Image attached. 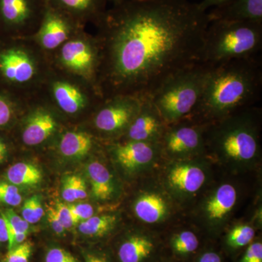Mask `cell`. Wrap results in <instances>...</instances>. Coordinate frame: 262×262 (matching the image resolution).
<instances>
[{
    "label": "cell",
    "mask_w": 262,
    "mask_h": 262,
    "mask_svg": "<svg viewBox=\"0 0 262 262\" xmlns=\"http://www.w3.org/2000/svg\"><path fill=\"white\" fill-rule=\"evenodd\" d=\"M256 234L254 227L249 225L234 226L227 232L225 237L226 248L231 251H235L246 247L253 242Z\"/></svg>",
    "instance_id": "27"
},
{
    "label": "cell",
    "mask_w": 262,
    "mask_h": 262,
    "mask_svg": "<svg viewBox=\"0 0 262 262\" xmlns=\"http://www.w3.org/2000/svg\"><path fill=\"white\" fill-rule=\"evenodd\" d=\"M110 151L115 163L129 176L149 173L163 158L159 143L124 140L111 146Z\"/></svg>",
    "instance_id": "11"
},
{
    "label": "cell",
    "mask_w": 262,
    "mask_h": 262,
    "mask_svg": "<svg viewBox=\"0 0 262 262\" xmlns=\"http://www.w3.org/2000/svg\"><path fill=\"white\" fill-rule=\"evenodd\" d=\"M22 198L18 187L10 182H0V203L16 207L22 203Z\"/></svg>",
    "instance_id": "31"
},
{
    "label": "cell",
    "mask_w": 262,
    "mask_h": 262,
    "mask_svg": "<svg viewBox=\"0 0 262 262\" xmlns=\"http://www.w3.org/2000/svg\"><path fill=\"white\" fill-rule=\"evenodd\" d=\"M94 146V138L87 132L68 131L61 136L58 149L64 158L80 159L89 154Z\"/></svg>",
    "instance_id": "23"
},
{
    "label": "cell",
    "mask_w": 262,
    "mask_h": 262,
    "mask_svg": "<svg viewBox=\"0 0 262 262\" xmlns=\"http://www.w3.org/2000/svg\"><path fill=\"white\" fill-rule=\"evenodd\" d=\"M38 57L25 47H13L0 53V72L10 83L31 85L39 79L42 69Z\"/></svg>",
    "instance_id": "13"
},
{
    "label": "cell",
    "mask_w": 262,
    "mask_h": 262,
    "mask_svg": "<svg viewBox=\"0 0 262 262\" xmlns=\"http://www.w3.org/2000/svg\"><path fill=\"white\" fill-rule=\"evenodd\" d=\"M210 19L189 0H124L96 24L103 99L150 96L168 77L201 61Z\"/></svg>",
    "instance_id": "1"
},
{
    "label": "cell",
    "mask_w": 262,
    "mask_h": 262,
    "mask_svg": "<svg viewBox=\"0 0 262 262\" xmlns=\"http://www.w3.org/2000/svg\"><path fill=\"white\" fill-rule=\"evenodd\" d=\"M58 61L66 72L98 89L101 51L96 37L80 29L58 48Z\"/></svg>",
    "instance_id": "7"
},
{
    "label": "cell",
    "mask_w": 262,
    "mask_h": 262,
    "mask_svg": "<svg viewBox=\"0 0 262 262\" xmlns=\"http://www.w3.org/2000/svg\"><path fill=\"white\" fill-rule=\"evenodd\" d=\"M91 192L96 201L105 202L113 199L116 192L115 179L107 167L98 160L91 162L86 168Z\"/></svg>",
    "instance_id": "22"
},
{
    "label": "cell",
    "mask_w": 262,
    "mask_h": 262,
    "mask_svg": "<svg viewBox=\"0 0 262 262\" xmlns=\"http://www.w3.org/2000/svg\"><path fill=\"white\" fill-rule=\"evenodd\" d=\"M6 242H8V229L5 219L0 214V243Z\"/></svg>",
    "instance_id": "41"
},
{
    "label": "cell",
    "mask_w": 262,
    "mask_h": 262,
    "mask_svg": "<svg viewBox=\"0 0 262 262\" xmlns=\"http://www.w3.org/2000/svg\"><path fill=\"white\" fill-rule=\"evenodd\" d=\"M14 115L12 103L8 98L0 96V127L5 126L10 122Z\"/></svg>",
    "instance_id": "36"
},
{
    "label": "cell",
    "mask_w": 262,
    "mask_h": 262,
    "mask_svg": "<svg viewBox=\"0 0 262 262\" xmlns=\"http://www.w3.org/2000/svg\"><path fill=\"white\" fill-rule=\"evenodd\" d=\"M169 246L174 256L184 259L190 257L199 249V237L193 231L183 229L170 237Z\"/></svg>",
    "instance_id": "25"
},
{
    "label": "cell",
    "mask_w": 262,
    "mask_h": 262,
    "mask_svg": "<svg viewBox=\"0 0 262 262\" xmlns=\"http://www.w3.org/2000/svg\"><path fill=\"white\" fill-rule=\"evenodd\" d=\"M50 95L57 106L68 115H78L95 100H103L96 88H84L76 81L57 77L52 79Z\"/></svg>",
    "instance_id": "16"
},
{
    "label": "cell",
    "mask_w": 262,
    "mask_h": 262,
    "mask_svg": "<svg viewBox=\"0 0 262 262\" xmlns=\"http://www.w3.org/2000/svg\"><path fill=\"white\" fill-rule=\"evenodd\" d=\"M44 215L40 196L37 194L33 195L24 203L21 208V216L29 225L37 223Z\"/></svg>",
    "instance_id": "29"
},
{
    "label": "cell",
    "mask_w": 262,
    "mask_h": 262,
    "mask_svg": "<svg viewBox=\"0 0 262 262\" xmlns=\"http://www.w3.org/2000/svg\"><path fill=\"white\" fill-rule=\"evenodd\" d=\"M262 22L211 20L207 27L200 63H221L258 56Z\"/></svg>",
    "instance_id": "4"
},
{
    "label": "cell",
    "mask_w": 262,
    "mask_h": 262,
    "mask_svg": "<svg viewBox=\"0 0 262 262\" xmlns=\"http://www.w3.org/2000/svg\"><path fill=\"white\" fill-rule=\"evenodd\" d=\"M208 14L210 21L224 20L262 22V0H230L225 4L211 8Z\"/></svg>",
    "instance_id": "20"
},
{
    "label": "cell",
    "mask_w": 262,
    "mask_h": 262,
    "mask_svg": "<svg viewBox=\"0 0 262 262\" xmlns=\"http://www.w3.org/2000/svg\"><path fill=\"white\" fill-rule=\"evenodd\" d=\"M46 262H79L69 251L61 248H53L46 253Z\"/></svg>",
    "instance_id": "33"
},
{
    "label": "cell",
    "mask_w": 262,
    "mask_h": 262,
    "mask_svg": "<svg viewBox=\"0 0 262 262\" xmlns=\"http://www.w3.org/2000/svg\"><path fill=\"white\" fill-rule=\"evenodd\" d=\"M8 149L6 144L0 139V163H3L8 156Z\"/></svg>",
    "instance_id": "42"
},
{
    "label": "cell",
    "mask_w": 262,
    "mask_h": 262,
    "mask_svg": "<svg viewBox=\"0 0 262 262\" xmlns=\"http://www.w3.org/2000/svg\"><path fill=\"white\" fill-rule=\"evenodd\" d=\"M75 225L94 215V208L90 203H78L68 205Z\"/></svg>",
    "instance_id": "32"
},
{
    "label": "cell",
    "mask_w": 262,
    "mask_h": 262,
    "mask_svg": "<svg viewBox=\"0 0 262 262\" xmlns=\"http://www.w3.org/2000/svg\"><path fill=\"white\" fill-rule=\"evenodd\" d=\"M206 158L166 160L160 184L177 205L194 199L208 185L211 170Z\"/></svg>",
    "instance_id": "6"
},
{
    "label": "cell",
    "mask_w": 262,
    "mask_h": 262,
    "mask_svg": "<svg viewBox=\"0 0 262 262\" xmlns=\"http://www.w3.org/2000/svg\"><path fill=\"white\" fill-rule=\"evenodd\" d=\"M206 155L233 173L253 170L261 160V111L254 106L207 124Z\"/></svg>",
    "instance_id": "3"
},
{
    "label": "cell",
    "mask_w": 262,
    "mask_h": 262,
    "mask_svg": "<svg viewBox=\"0 0 262 262\" xmlns=\"http://www.w3.org/2000/svg\"><path fill=\"white\" fill-rule=\"evenodd\" d=\"M118 218L115 214L93 215L89 220L79 224V231L85 236L103 237L107 235L116 227Z\"/></svg>",
    "instance_id": "26"
},
{
    "label": "cell",
    "mask_w": 262,
    "mask_h": 262,
    "mask_svg": "<svg viewBox=\"0 0 262 262\" xmlns=\"http://www.w3.org/2000/svg\"><path fill=\"white\" fill-rule=\"evenodd\" d=\"M47 0H0V21L17 32L37 31L41 23Z\"/></svg>",
    "instance_id": "15"
},
{
    "label": "cell",
    "mask_w": 262,
    "mask_h": 262,
    "mask_svg": "<svg viewBox=\"0 0 262 262\" xmlns=\"http://www.w3.org/2000/svg\"><path fill=\"white\" fill-rule=\"evenodd\" d=\"M106 1L113 3L114 5H117L118 4V3H122L124 0H106Z\"/></svg>",
    "instance_id": "43"
},
{
    "label": "cell",
    "mask_w": 262,
    "mask_h": 262,
    "mask_svg": "<svg viewBox=\"0 0 262 262\" xmlns=\"http://www.w3.org/2000/svg\"><path fill=\"white\" fill-rule=\"evenodd\" d=\"M32 251V243L29 241H24L23 244L8 250L1 262H29Z\"/></svg>",
    "instance_id": "30"
},
{
    "label": "cell",
    "mask_w": 262,
    "mask_h": 262,
    "mask_svg": "<svg viewBox=\"0 0 262 262\" xmlns=\"http://www.w3.org/2000/svg\"><path fill=\"white\" fill-rule=\"evenodd\" d=\"M57 127L55 115L48 108L38 106L24 120L22 141L27 146L39 145L53 135Z\"/></svg>",
    "instance_id": "19"
},
{
    "label": "cell",
    "mask_w": 262,
    "mask_h": 262,
    "mask_svg": "<svg viewBox=\"0 0 262 262\" xmlns=\"http://www.w3.org/2000/svg\"><path fill=\"white\" fill-rule=\"evenodd\" d=\"M85 262H110L107 257L103 255L94 253H87L84 255Z\"/></svg>",
    "instance_id": "40"
},
{
    "label": "cell",
    "mask_w": 262,
    "mask_h": 262,
    "mask_svg": "<svg viewBox=\"0 0 262 262\" xmlns=\"http://www.w3.org/2000/svg\"><path fill=\"white\" fill-rule=\"evenodd\" d=\"M261 88L258 56L212 66L201 99L189 118L203 124L218 121L253 106Z\"/></svg>",
    "instance_id": "2"
},
{
    "label": "cell",
    "mask_w": 262,
    "mask_h": 262,
    "mask_svg": "<svg viewBox=\"0 0 262 262\" xmlns=\"http://www.w3.org/2000/svg\"><path fill=\"white\" fill-rule=\"evenodd\" d=\"M82 26L47 3L34 37L38 46L44 51H55L82 29Z\"/></svg>",
    "instance_id": "14"
},
{
    "label": "cell",
    "mask_w": 262,
    "mask_h": 262,
    "mask_svg": "<svg viewBox=\"0 0 262 262\" xmlns=\"http://www.w3.org/2000/svg\"><path fill=\"white\" fill-rule=\"evenodd\" d=\"M54 208L56 214L65 229H72L74 226L76 225L68 205L58 201L55 205Z\"/></svg>",
    "instance_id": "35"
},
{
    "label": "cell",
    "mask_w": 262,
    "mask_h": 262,
    "mask_svg": "<svg viewBox=\"0 0 262 262\" xmlns=\"http://www.w3.org/2000/svg\"><path fill=\"white\" fill-rule=\"evenodd\" d=\"M195 262H223V259L217 251L210 249L199 253Z\"/></svg>",
    "instance_id": "38"
},
{
    "label": "cell",
    "mask_w": 262,
    "mask_h": 262,
    "mask_svg": "<svg viewBox=\"0 0 262 262\" xmlns=\"http://www.w3.org/2000/svg\"><path fill=\"white\" fill-rule=\"evenodd\" d=\"M212 66L188 67L168 77L150 96L167 125L189 118L201 99Z\"/></svg>",
    "instance_id": "5"
},
{
    "label": "cell",
    "mask_w": 262,
    "mask_h": 262,
    "mask_svg": "<svg viewBox=\"0 0 262 262\" xmlns=\"http://www.w3.org/2000/svg\"><path fill=\"white\" fill-rule=\"evenodd\" d=\"M47 217L50 226L53 232L58 235H63L64 234L66 229L61 225L58 215L56 214L54 206L47 207Z\"/></svg>",
    "instance_id": "37"
},
{
    "label": "cell",
    "mask_w": 262,
    "mask_h": 262,
    "mask_svg": "<svg viewBox=\"0 0 262 262\" xmlns=\"http://www.w3.org/2000/svg\"><path fill=\"white\" fill-rule=\"evenodd\" d=\"M239 262H262L261 241H253L248 245Z\"/></svg>",
    "instance_id": "34"
},
{
    "label": "cell",
    "mask_w": 262,
    "mask_h": 262,
    "mask_svg": "<svg viewBox=\"0 0 262 262\" xmlns=\"http://www.w3.org/2000/svg\"><path fill=\"white\" fill-rule=\"evenodd\" d=\"M239 198L232 182L219 183L203 196L194 209L195 222L211 235H218L230 220Z\"/></svg>",
    "instance_id": "8"
},
{
    "label": "cell",
    "mask_w": 262,
    "mask_h": 262,
    "mask_svg": "<svg viewBox=\"0 0 262 262\" xmlns=\"http://www.w3.org/2000/svg\"><path fill=\"white\" fill-rule=\"evenodd\" d=\"M158 262H172V261H158Z\"/></svg>",
    "instance_id": "44"
},
{
    "label": "cell",
    "mask_w": 262,
    "mask_h": 262,
    "mask_svg": "<svg viewBox=\"0 0 262 262\" xmlns=\"http://www.w3.org/2000/svg\"><path fill=\"white\" fill-rule=\"evenodd\" d=\"M206 127L189 118L167 125L159 141L162 158L178 160L207 156Z\"/></svg>",
    "instance_id": "9"
},
{
    "label": "cell",
    "mask_w": 262,
    "mask_h": 262,
    "mask_svg": "<svg viewBox=\"0 0 262 262\" xmlns=\"http://www.w3.org/2000/svg\"><path fill=\"white\" fill-rule=\"evenodd\" d=\"M167 125L150 96H146L141 98L139 113L123 136L125 141L159 143Z\"/></svg>",
    "instance_id": "17"
},
{
    "label": "cell",
    "mask_w": 262,
    "mask_h": 262,
    "mask_svg": "<svg viewBox=\"0 0 262 262\" xmlns=\"http://www.w3.org/2000/svg\"><path fill=\"white\" fill-rule=\"evenodd\" d=\"M61 194L63 199L68 203L85 199L88 196L85 181L79 176H68L63 179Z\"/></svg>",
    "instance_id": "28"
},
{
    "label": "cell",
    "mask_w": 262,
    "mask_h": 262,
    "mask_svg": "<svg viewBox=\"0 0 262 262\" xmlns=\"http://www.w3.org/2000/svg\"><path fill=\"white\" fill-rule=\"evenodd\" d=\"M161 241L153 232L137 230L122 239L117 250L119 262H158Z\"/></svg>",
    "instance_id": "18"
},
{
    "label": "cell",
    "mask_w": 262,
    "mask_h": 262,
    "mask_svg": "<svg viewBox=\"0 0 262 262\" xmlns=\"http://www.w3.org/2000/svg\"><path fill=\"white\" fill-rule=\"evenodd\" d=\"M141 103V98L130 95H118L103 99L94 117L95 127L106 136H124L139 113Z\"/></svg>",
    "instance_id": "10"
},
{
    "label": "cell",
    "mask_w": 262,
    "mask_h": 262,
    "mask_svg": "<svg viewBox=\"0 0 262 262\" xmlns=\"http://www.w3.org/2000/svg\"><path fill=\"white\" fill-rule=\"evenodd\" d=\"M48 4L83 25L97 24L106 12V0H47Z\"/></svg>",
    "instance_id": "21"
},
{
    "label": "cell",
    "mask_w": 262,
    "mask_h": 262,
    "mask_svg": "<svg viewBox=\"0 0 262 262\" xmlns=\"http://www.w3.org/2000/svg\"><path fill=\"white\" fill-rule=\"evenodd\" d=\"M6 177L8 182L16 187H32L42 182V173L34 164L19 162L8 168Z\"/></svg>",
    "instance_id": "24"
},
{
    "label": "cell",
    "mask_w": 262,
    "mask_h": 262,
    "mask_svg": "<svg viewBox=\"0 0 262 262\" xmlns=\"http://www.w3.org/2000/svg\"><path fill=\"white\" fill-rule=\"evenodd\" d=\"M175 201L161 184H151L141 190L133 203V212L138 220L147 226H159L173 216Z\"/></svg>",
    "instance_id": "12"
},
{
    "label": "cell",
    "mask_w": 262,
    "mask_h": 262,
    "mask_svg": "<svg viewBox=\"0 0 262 262\" xmlns=\"http://www.w3.org/2000/svg\"><path fill=\"white\" fill-rule=\"evenodd\" d=\"M229 1L230 0H202L201 3H199V4L203 10L208 11L211 8L220 6Z\"/></svg>",
    "instance_id": "39"
}]
</instances>
